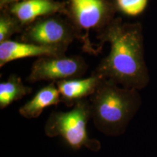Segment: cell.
Masks as SVG:
<instances>
[{
	"instance_id": "cell-1",
	"label": "cell",
	"mask_w": 157,
	"mask_h": 157,
	"mask_svg": "<svg viewBox=\"0 0 157 157\" xmlns=\"http://www.w3.org/2000/svg\"><path fill=\"white\" fill-rule=\"evenodd\" d=\"M98 39L101 44L109 42L111 50L93 74L129 89L140 90L148 85L141 24L114 18L99 31Z\"/></svg>"
},
{
	"instance_id": "cell-2",
	"label": "cell",
	"mask_w": 157,
	"mask_h": 157,
	"mask_svg": "<svg viewBox=\"0 0 157 157\" xmlns=\"http://www.w3.org/2000/svg\"><path fill=\"white\" fill-rule=\"evenodd\" d=\"M89 101L95 127L111 137L124 133L142 104L138 90L105 79L102 80Z\"/></svg>"
},
{
	"instance_id": "cell-3",
	"label": "cell",
	"mask_w": 157,
	"mask_h": 157,
	"mask_svg": "<svg viewBox=\"0 0 157 157\" xmlns=\"http://www.w3.org/2000/svg\"><path fill=\"white\" fill-rule=\"evenodd\" d=\"M92 119L89 100L78 101L70 111H52L47 119L44 131L48 137L60 136L74 150L85 147L93 152L101 150L100 141L88 135L87 125Z\"/></svg>"
},
{
	"instance_id": "cell-4",
	"label": "cell",
	"mask_w": 157,
	"mask_h": 157,
	"mask_svg": "<svg viewBox=\"0 0 157 157\" xmlns=\"http://www.w3.org/2000/svg\"><path fill=\"white\" fill-rule=\"evenodd\" d=\"M54 14L39 17L25 27L21 33L24 42L49 47L68 48L76 39L82 38L81 33L67 17Z\"/></svg>"
},
{
	"instance_id": "cell-5",
	"label": "cell",
	"mask_w": 157,
	"mask_h": 157,
	"mask_svg": "<svg viewBox=\"0 0 157 157\" xmlns=\"http://www.w3.org/2000/svg\"><path fill=\"white\" fill-rule=\"evenodd\" d=\"M88 68L81 56H43L34 61L27 80L31 83L40 81L56 82L80 78Z\"/></svg>"
},
{
	"instance_id": "cell-6",
	"label": "cell",
	"mask_w": 157,
	"mask_h": 157,
	"mask_svg": "<svg viewBox=\"0 0 157 157\" xmlns=\"http://www.w3.org/2000/svg\"><path fill=\"white\" fill-rule=\"evenodd\" d=\"M67 16L79 31L98 32L114 19L117 7L109 0H67Z\"/></svg>"
},
{
	"instance_id": "cell-7",
	"label": "cell",
	"mask_w": 157,
	"mask_h": 157,
	"mask_svg": "<svg viewBox=\"0 0 157 157\" xmlns=\"http://www.w3.org/2000/svg\"><path fill=\"white\" fill-rule=\"evenodd\" d=\"M5 9L14 15L25 27L39 17L46 15H67L66 3L56 0H23L11 4Z\"/></svg>"
},
{
	"instance_id": "cell-8",
	"label": "cell",
	"mask_w": 157,
	"mask_h": 157,
	"mask_svg": "<svg viewBox=\"0 0 157 157\" xmlns=\"http://www.w3.org/2000/svg\"><path fill=\"white\" fill-rule=\"evenodd\" d=\"M68 48L49 47L29 42L7 40L0 43V66L7 63L29 57L63 56Z\"/></svg>"
},
{
	"instance_id": "cell-9",
	"label": "cell",
	"mask_w": 157,
	"mask_h": 157,
	"mask_svg": "<svg viewBox=\"0 0 157 157\" xmlns=\"http://www.w3.org/2000/svg\"><path fill=\"white\" fill-rule=\"evenodd\" d=\"M102 80L101 77L92 73L90 77L60 80L56 84L60 93L61 103L70 108L78 101L90 98Z\"/></svg>"
},
{
	"instance_id": "cell-10",
	"label": "cell",
	"mask_w": 157,
	"mask_h": 157,
	"mask_svg": "<svg viewBox=\"0 0 157 157\" xmlns=\"http://www.w3.org/2000/svg\"><path fill=\"white\" fill-rule=\"evenodd\" d=\"M60 103L61 99L56 84L51 82L39 90L30 101L20 108L19 113L26 119H36L45 108L57 105Z\"/></svg>"
},
{
	"instance_id": "cell-11",
	"label": "cell",
	"mask_w": 157,
	"mask_h": 157,
	"mask_svg": "<svg viewBox=\"0 0 157 157\" xmlns=\"http://www.w3.org/2000/svg\"><path fill=\"white\" fill-rule=\"evenodd\" d=\"M32 91V88L25 86L20 76L12 74L7 81L0 84V109H5Z\"/></svg>"
},
{
	"instance_id": "cell-12",
	"label": "cell",
	"mask_w": 157,
	"mask_h": 157,
	"mask_svg": "<svg viewBox=\"0 0 157 157\" xmlns=\"http://www.w3.org/2000/svg\"><path fill=\"white\" fill-rule=\"evenodd\" d=\"M23 26L7 9H2L0 14V43L10 40L13 34L22 33Z\"/></svg>"
},
{
	"instance_id": "cell-13",
	"label": "cell",
	"mask_w": 157,
	"mask_h": 157,
	"mask_svg": "<svg viewBox=\"0 0 157 157\" xmlns=\"http://www.w3.org/2000/svg\"><path fill=\"white\" fill-rule=\"evenodd\" d=\"M148 5V0H116L118 10L130 16L142 13Z\"/></svg>"
},
{
	"instance_id": "cell-14",
	"label": "cell",
	"mask_w": 157,
	"mask_h": 157,
	"mask_svg": "<svg viewBox=\"0 0 157 157\" xmlns=\"http://www.w3.org/2000/svg\"><path fill=\"white\" fill-rule=\"evenodd\" d=\"M21 1H23V0H0V7H1L2 10L7 7V6L11 5V4Z\"/></svg>"
}]
</instances>
